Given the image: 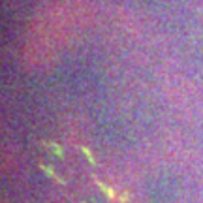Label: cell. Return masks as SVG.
<instances>
[{
  "mask_svg": "<svg viewBox=\"0 0 203 203\" xmlns=\"http://www.w3.org/2000/svg\"><path fill=\"white\" fill-rule=\"evenodd\" d=\"M79 149H81V152L85 154V156H87V158H89V160H90V164H92V162H94V158H92V154H90V150L87 149V147H79Z\"/></svg>",
  "mask_w": 203,
  "mask_h": 203,
  "instance_id": "obj_1",
  "label": "cell"
},
{
  "mask_svg": "<svg viewBox=\"0 0 203 203\" xmlns=\"http://www.w3.org/2000/svg\"><path fill=\"white\" fill-rule=\"evenodd\" d=\"M49 147H51V150L53 152H57V154H62V149L58 145H55V143H49Z\"/></svg>",
  "mask_w": 203,
  "mask_h": 203,
  "instance_id": "obj_2",
  "label": "cell"
}]
</instances>
